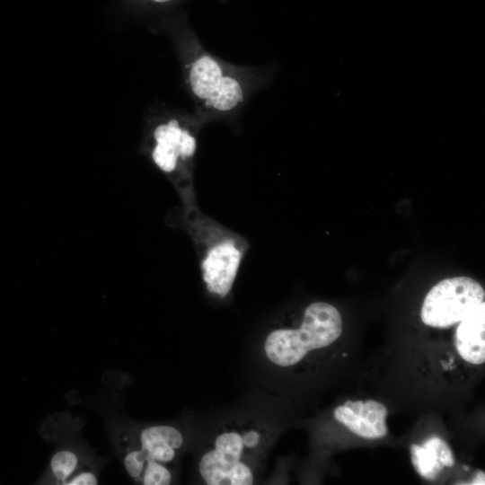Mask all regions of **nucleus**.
Masks as SVG:
<instances>
[{
    "label": "nucleus",
    "mask_w": 485,
    "mask_h": 485,
    "mask_svg": "<svg viewBox=\"0 0 485 485\" xmlns=\"http://www.w3.org/2000/svg\"><path fill=\"white\" fill-rule=\"evenodd\" d=\"M484 472H478L476 474V477L473 479L472 484H484Z\"/></svg>",
    "instance_id": "nucleus-18"
},
{
    "label": "nucleus",
    "mask_w": 485,
    "mask_h": 485,
    "mask_svg": "<svg viewBox=\"0 0 485 485\" xmlns=\"http://www.w3.org/2000/svg\"><path fill=\"white\" fill-rule=\"evenodd\" d=\"M182 442L181 432L171 426L149 427L140 434L141 449L147 460L162 463L171 462L174 458L175 450L181 447Z\"/></svg>",
    "instance_id": "nucleus-9"
},
{
    "label": "nucleus",
    "mask_w": 485,
    "mask_h": 485,
    "mask_svg": "<svg viewBox=\"0 0 485 485\" xmlns=\"http://www.w3.org/2000/svg\"><path fill=\"white\" fill-rule=\"evenodd\" d=\"M342 332V319L336 307L324 302L311 304L298 329L271 331L264 344L268 358L279 366H291L313 349L328 347Z\"/></svg>",
    "instance_id": "nucleus-3"
},
{
    "label": "nucleus",
    "mask_w": 485,
    "mask_h": 485,
    "mask_svg": "<svg viewBox=\"0 0 485 485\" xmlns=\"http://www.w3.org/2000/svg\"><path fill=\"white\" fill-rule=\"evenodd\" d=\"M78 464V458L70 450L57 452L50 460V470L58 483L65 484L75 472Z\"/></svg>",
    "instance_id": "nucleus-11"
},
{
    "label": "nucleus",
    "mask_w": 485,
    "mask_h": 485,
    "mask_svg": "<svg viewBox=\"0 0 485 485\" xmlns=\"http://www.w3.org/2000/svg\"><path fill=\"white\" fill-rule=\"evenodd\" d=\"M244 444L242 436L225 432L215 441V448L207 452L199 462V472L208 485H251V469L240 461Z\"/></svg>",
    "instance_id": "nucleus-5"
},
{
    "label": "nucleus",
    "mask_w": 485,
    "mask_h": 485,
    "mask_svg": "<svg viewBox=\"0 0 485 485\" xmlns=\"http://www.w3.org/2000/svg\"><path fill=\"white\" fill-rule=\"evenodd\" d=\"M455 348L465 361L485 362V302L462 320L455 331Z\"/></svg>",
    "instance_id": "nucleus-8"
},
{
    "label": "nucleus",
    "mask_w": 485,
    "mask_h": 485,
    "mask_svg": "<svg viewBox=\"0 0 485 485\" xmlns=\"http://www.w3.org/2000/svg\"><path fill=\"white\" fill-rule=\"evenodd\" d=\"M422 445L432 447L444 467H452L454 464V459L450 446L439 436H430Z\"/></svg>",
    "instance_id": "nucleus-15"
},
{
    "label": "nucleus",
    "mask_w": 485,
    "mask_h": 485,
    "mask_svg": "<svg viewBox=\"0 0 485 485\" xmlns=\"http://www.w3.org/2000/svg\"><path fill=\"white\" fill-rule=\"evenodd\" d=\"M199 122L197 116L174 110L159 111L149 122L150 157L160 171L178 182L191 180Z\"/></svg>",
    "instance_id": "nucleus-2"
},
{
    "label": "nucleus",
    "mask_w": 485,
    "mask_h": 485,
    "mask_svg": "<svg viewBox=\"0 0 485 485\" xmlns=\"http://www.w3.org/2000/svg\"><path fill=\"white\" fill-rule=\"evenodd\" d=\"M242 440L244 446L255 447L260 442V436L256 431L251 430L243 434Z\"/></svg>",
    "instance_id": "nucleus-17"
},
{
    "label": "nucleus",
    "mask_w": 485,
    "mask_h": 485,
    "mask_svg": "<svg viewBox=\"0 0 485 485\" xmlns=\"http://www.w3.org/2000/svg\"><path fill=\"white\" fill-rule=\"evenodd\" d=\"M411 462L416 472L428 480H434L444 468L436 451L429 446L411 445Z\"/></svg>",
    "instance_id": "nucleus-10"
},
{
    "label": "nucleus",
    "mask_w": 485,
    "mask_h": 485,
    "mask_svg": "<svg viewBox=\"0 0 485 485\" xmlns=\"http://www.w3.org/2000/svg\"><path fill=\"white\" fill-rule=\"evenodd\" d=\"M243 256L234 235H214L204 247L200 269L207 290L223 298L232 289Z\"/></svg>",
    "instance_id": "nucleus-6"
},
{
    "label": "nucleus",
    "mask_w": 485,
    "mask_h": 485,
    "mask_svg": "<svg viewBox=\"0 0 485 485\" xmlns=\"http://www.w3.org/2000/svg\"><path fill=\"white\" fill-rule=\"evenodd\" d=\"M97 477L92 472H83L72 478H69L65 484L66 485H96Z\"/></svg>",
    "instance_id": "nucleus-16"
},
{
    "label": "nucleus",
    "mask_w": 485,
    "mask_h": 485,
    "mask_svg": "<svg viewBox=\"0 0 485 485\" xmlns=\"http://www.w3.org/2000/svg\"><path fill=\"white\" fill-rule=\"evenodd\" d=\"M146 455L140 450L128 453L124 458V466L128 473L136 480H140L146 464Z\"/></svg>",
    "instance_id": "nucleus-14"
},
{
    "label": "nucleus",
    "mask_w": 485,
    "mask_h": 485,
    "mask_svg": "<svg viewBox=\"0 0 485 485\" xmlns=\"http://www.w3.org/2000/svg\"><path fill=\"white\" fill-rule=\"evenodd\" d=\"M386 407L375 400L347 401L334 410L335 419L351 432L367 438L376 439L387 435Z\"/></svg>",
    "instance_id": "nucleus-7"
},
{
    "label": "nucleus",
    "mask_w": 485,
    "mask_h": 485,
    "mask_svg": "<svg viewBox=\"0 0 485 485\" xmlns=\"http://www.w3.org/2000/svg\"><path fill=\"white\" fill-rule=\"evenodd\" d=\"M485 298L481 285L468 277L445 278L427 294L420 312L424 324L447 328L460 322Z\"/></svg>",
    "instance_id": "nucleus-4"
},
{
    "label": "nucleus",
    "mask_w": 485,
    "mask_h": 485,
    "mask_svg": "<svg viewBox=\"0 0 485 485\" xmlns=\"http://www.w3.org/2000/svg\"><path fill=\"white\" fill-rule=\"evenodd\" d=\"M185 84L201 120L234 113L260 84L256 70L232 65L207 52L183 13L172 19Z\"/></svg>",
    "instance_id": "nucleus-1"
},
{
    "label": "nucleus",
    "mask_w": 485,
    "mask_h": 485,
    "mask_svg": "<svg viewBox=\"0 0 485 485\" xmlns=\"http://www.w3.org/2000/svg\"><path fill=\"white\" fill-rule=\"evenodd\" d=\"M132 9L139 13H160L170 11L186 0H124Z\"/></svg>",
    "instance_id": "nucleus-13"
},
{
    "label": "nucleus",
    "mask_w": 485,
    "mask_h": 485,
    "mask_svg": "<svg viewBox=\"0 0 485 485\" xmlns=\"http://www.w3.org/2000/svg\"><path fill=\"white\" fill-rule=\"evenodd\" d=\"M140 480L145 485H168L172 475L162 463L147 460Z\"/></svg>",
    "instance_id": "nucleus-12"
}]
</instances>
